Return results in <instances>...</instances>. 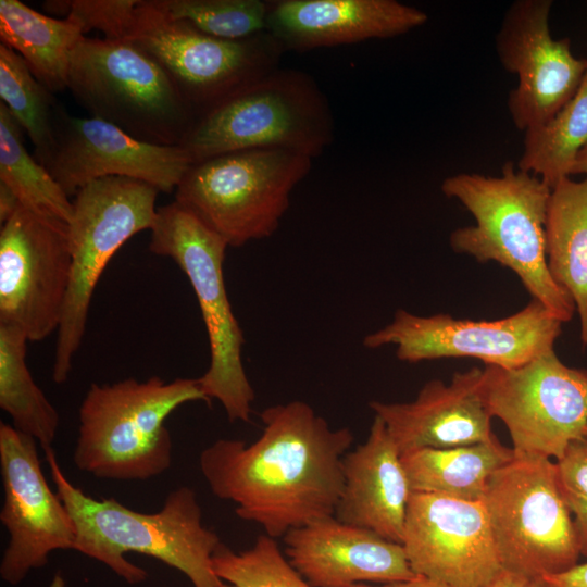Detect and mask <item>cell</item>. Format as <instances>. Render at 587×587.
<instances>
[{"mask_svg":"<svg viewBox=\"0 0 587 587\" xmlns=\"http://www.w3.org/2000/svg\"><path fill=\"white\" fill-rule=\"evenodd\" d=\"M263 430L247 445L218 439L203 449L200 471L213 495L275 539L334 515L344 487L342 459L354 436L333 428L305 402L264 409Z\"/></svg>","mask_w":587,"mask_h":587,"instance_id":"obj_1","label":"cell"},{"mask_svg":"<svg viewBox=\"0 0 587 587\" xmlns=\"http://www.w3.org/2000/svg\"><path fill=\"white\" fill-rule=\"evenodd\" d=\"M43 451L57 495L75 525L73 550L103 563L128 584L148 577L146 570L125 558L128 552L180 571L193 587H216L223 582L212 566L221 539L202 524L201 507L191 488L174 489L161 510L142 513L112 498L99 500L86 495L65 476L52 448Z\"/></svg>","mask_w":587,"mask_h":587,"instance_id":"obj_2","label":"cell"},{"mask_svg":"<svg viewBox=\"0 0 587 587\" xmlns=\"http://www.w3.org/2000/svg\"><path fill=\"white\" fill-rule=\"evenodd\" d=\"M440 189L447 198L461 202L475 220L474 225L450 234L453 251L508 267L532 299L554 317L562 323L573 317L574 302L547 265L545 224L551 188L508 161L500 176L460 173L447 177Z\"/></svg>","mask_w":587,"mask_h":587,"instance_id":"obj_3","label":"cell"},{"mask_svg":"<svg viewBox=\"0 0 587 587\" xmlns=\"http://www.w3.org/2000/svg\"><path fill=\"white\" fill-rule=\"evenodd\" d=\"M210 403L198 378L172 382L152 376L91 384L78 411L73 462L97 478L145 480L172 464L173 444L165 420L180 405Z\"/></svg>","mask_w":587,"mask_h":587,"instance_id":"obj_4","label":"cell"},{"mask_svg":"<svg viewBox=\"0 0 587 587\" xmlns=\"http://www.w3.org/2000/svg\"><path fill=\"white\" fill-rule=\"evenodd\" d=\"M326 96L308 73L277 68L201 115L179 145L192 163L220 154L283 149L311 159L334 140Z\"/></svg>","mask_w":587,"mask_h":587,"instance_id":"obj_5","label":"cell"},{"mask_svg":"<svg viewBox=\"0 0 587 587\" xmlns=\"http://www.w3.org/2000/svg\"><path fill=\"white\" fill-rule=\"evenodd\" d=\"M67 89L91 117L153 145L179 146L197 121L166 72L125 40L84 37Z\"/></svg>","mask_w":587,"mask_h":587,"instance_id":"obj_6","label":"cell"},{"mask_svg":"<svg viewBox=\"0 0 587 587\" xmlns=\"http://www.w3.org/2000/svg\"><path fill=\"white\" fill-rule=\"evenodd\" d=\"M150 232V251L177 264L200 307L210 345L209 369L198 378L203 394L223 405L229 422H249L255 395L241 359L243 334L224 282L228 245L176 201L158 208Z\"/></svg>","mask_w":587,"mask_h":587,"instance_id":"obj_7","label":"cell"},{"mask_svg":"<svg viewBox=\"0 0 587 587\" xmlns=\"http://www.w3.org/2000/svg\"><path fill=\"white\" fill-rule=\"evenodd\" d=\"M311 167L310 157L289 150L228 152L192 163L175 201L228 247H241L277 230L294 188Z\"/></svg>","mask_w":587,"mask_h":587,"instance_id":"obj_8","label":"cell"},{"mask_svg":"<svg viewBox=\"0 0 587 587\" xmlns=\"http://www.w3.org/2000/svg\"><path fill=\"white\" fill-rule=\"evenodd\" d=\"M123 40L166 72L197 120L277 70L284 53L266 30L238 40L213 37L171 17L155 0L138 1Z\"/></svg>","mask_w":587,"mask_h":587,"instance_id":"obj_9","label":"cell"},{"mask_svg":"<svg viewBox=\"0 0 587 587\" xmlns=\"http://www.w3.org/2000/svg\"><path fill=\"white\" fill-rule=\"evenodd\" d=\"M158 192L142 180L108 176L88 183L75 193L68 223L71 276L57 330L54 383L68 379L85 335L91 298L107 264L129 238L151 229Z\"/></svg>","mask_w":587,"mask_h":587,"instance_id":"obj_10","label":"cell"},{"mask_svg":"<svg viewBox=\"0 0 587 587\" xmlns=\"http://www.w3.org/2000/svg\"><path fill=\"white\" fill-rule=\"evenodd\" d=\"M482 502L502 569L542 577L578 563L579 542L554 461L514 454L491 475Z\"/></svg>","mask_w":587,"mask_h":587,"instance_id":"obj_11","label":"cell"},{"mask_svg":"<svg viewBox=\"0 0 587 587\" xmlns=\"http://www.w3.org/2000/svg\"><path fill=\"white\" fill-rule=\"evenodd\" d=\"M492 417L505 425L515 455L559 460L587 439V370L565 365L554 349L515 367L486 365Z\"/></svg>","mask_w":587,"mask_h":587,"instance_id":"obj_12","label":"cell"},{"mask_svg":"<svg viewBox=\"0 0 587 587\" xmlns=\"http://www.w3.org/2000/svg\"><path fill=\"white\" fill-rule=\"evenodd\" d=\"M562 322L532 299L523 309L499 320L421 316L398 309L392 321L369 334L363 346H396L400 361L419 363L447 358H473L501 369L519 367L554 349Z\"/></svg>","mask_w":587,"mask_h":587,"instance_id":"obj_13","label":"cell"},{"mask_svg":"<svg viewBox=\"0 0 587 587\" xmlns=\"http://www.w3.org/2000/svg\"><path fill=\"white\" fill-rule=\"evenodd\" d=\"M71 276L68 224L21 204L0 230V324L30 341L58 330Z\"/></svg>","mask_w":587,"mask_h":587,"instance_id":"obj_14","label":"cell"},{"mask_svg":"<svg viewBox=\"0 0 587 587\" xmlns=\"http://www.w3.org/2000/svg\"><path fill=\"white\" fill-rule=\"evenodd\" d=\"M551 7V0L514 1L496 35L502 67L517 76L508 110L524 132L551 120L574 97L587 71V59L572 53L569 38H552Z\"/></svg>","mask_w":587,"mask_h":587,"instance_id":"obj_15","label":"cell"},{"mask_svg":"<svg viewBox=\"0 0 587 587\" xmlns=\"http://www.w3.org/2000/svg\"><path fill=\"white\" fill-rule=\"evenodd\" d=\"M36 442L1 422L0 521L9 533V542L0 562V577L13 586L30 571L45 566L53 551L73 550L76 538L70 512L45 478Z\"/></svg>","mask_w":587,"mask_h":587,"instance_id":"obj_16","label":"cell"},{"mask_svg":"<svg viewBox=\"0 0 587 587\" xmlns=\"http://www.w3.org/2000/svg\"><path fill=\"white\" fill-rule=\"evenodd\" d=\"M191 164L180 146L140 141L111 123L73 116L61 107L53 146L42 163L68 197L108 176L142 180L171 192Z\"/></svg>","mask_w":587,"mask_h":587,"instance_id":"obj_17","label":"cell"},{"mask_svg":"<svg viewBox=\"0 0 587 587\" xmlns=\"http://www.w3.org/2000/svg\"><path fill=\"white\" fill-rule=\"evenodd\" d=\"M401 545L415 574L450 587H484L501 569L482 501L412 492Z\"/></svg>","mask_w":587,"mask_h":587,"instance_id":"obj_18","label":"cell"},{"mask_svg":"<svg viewBox=\"0 0 587 587\" xmlns=\"http://www.w3.org/2000/svg\"><path fill=\"white\" fill-rule=\"evenodd\" d=\"M400 454L424 448H450L490 441L491 419L484 369L453 374L450 383L427 382L410 402L372 401Z\"/></svg>","mask_w":587,"mask_h":587,"instance_id":"obj_19","label":"cell"},{"mask_svg":"<svg viewBox=\"0 0 587 587\" xmlns=\"http://www.w3.org/2000/svg\"><path fill=\"white\" fill-rule=\"evenodd\" d=\"M283 540L290 564L313 587L382 585L417 575L401 544L334 515L292 528Z\"/></svg>","mask_w":587,"mask_h":587,"instance_id":"obj_20","label":"cell"},{"mask_svg":"<svg viewBox=\"0 0 587 587\" xmlns=\"http://www.w3.org/2000/svg\"><path fill=\"white\" fill-rule=\"evenodd\" d=\"M266 32L286 51L391 38L424 25L427 14L396 0L267 1Z\"/></svg>","mask_w":587,"mask_h":587,"instance_id":"obj_21","label":"cell"},{"mask_svg":"<svg viewBox=\"0 0 587 587\" xmlns=\"http://www.w3.org/2000/svg\"><path fill=\"white\" fill-rule=\"evenodd\" d=\"M344 487L334 516L402 544L412 494L401 454L374 416L366 440L342 459Z\"/></svg>","mask_w":587,"mask_h":587,"instance_id":"obj_22","label":"cell"},{"mask_svg":"<svg viewBox=\"0 0 587 587\" xmlns=\"http://www.w3.org/2000/svg\"><path fill=\"white\" fill-rule=\"evenodd\" d=\"M545 246L548 270L573 300L587 347V177H566L551 189Z\"/></svg>","mask_w":587,"mask_h":587,"instance_id":"obj_23","label":"cell"},{"mask_svg":"<svg viewBox=\"0 0 587 587\" xmlns=\"http://www.w3.org/2000/svg\"><path fill=\"white\" fill-rule=\"evenodd\" d=\"M84 37L71 16L58 20L18 0H0L1 43L17 52L52 93L67 89L72 55Z\"/></svg>","mask_w":587,"mask_h":587,"instance_id":"obj_24","label":"cell"},{"mask_svg":"<svg viewBox=\"0 0 587 587\" xmlns=\"http://www.w3.org/2000/svg\"><path fill=\"white\" fill-rule=\"evenodd\" d=\"M512 448L490 441L424 448L401 454L412 492L482 501L491 475L513 459Z\"/></svg>","mask_w":587,"mask_h":587,"instance_id":"obj_25","label":"cell"},{"mask_svg":"<svg viewBox=\"0 0 587 587\" xmlns=\"http://www.w3.org/2000/svg\"><path fill=\"white\" fill-rule=\"evenodd\" d=\"M27 341L17 326L0 324V408L13 427L46 448L57 436L60 417L27 367Z\"/></svg>","mask_w":587,"mask_h":587,"instance_id":"obj_26","label":"cell"},{"mask_svg":"<svg viewBox=\"0 0 587 587\" xmlns=\"http://www.w3.org/2000/svg\"><path fill=\"white\" fill-rule=\"evenodd\" d=\"M587 146V71L574 97L548 122L527 129L517 168L538 176L549 188L570 177Z\"/></svg>","mask_w":587,"mask_h":587,"instance_id":"obj_27","label":"cell"},{"mask_svg":"<svg viewBox=\"0 0 587 587\" xmlns=\"http://www.w3.org/2000/svg\"><path fill=\"white\" fill-rule=\"evenodd\" d=\"M0 182L21 204L41 215L70 223L73 202L49 171L27 151L23 128L0 102Z\"/></svg>","mask_w":587,"mask_h":587,"instance_id":"obj_28","label":"cell"},{"mask_svg":"<svg viewBox=\"0 0 587 587\" xmlns=\"http://www.w3.org/2000/svg\"><path fill=\"white\" fill-rule=\"evenodd\" d=\"M0 98L35 147L41 164L54 140L59 105L52 92L32 73L13 49L0 45Z\"/></svg>","mask_w":587,"mask_h":587,"instance_id":"obj_29","label":"cell"},{"mask_svg":"<svg viewBox=\"0 0 587 587\" xmlns=\"http://www.w3.org/2000/svg\"><path fill=\"white\" fill-rule=\"evenodd\" d=\"M212 566L221 580L238 587H313L290 564L276 539L266 534L240 552L222 544Z\"/></svg>","mask_w":587,"mask_h":587,"instance_id":"obj_30","label":"cell"},{"mask_svg":"<svg viewBox=\"0 0 587 587\" xmlns=\"http://www.w3.org/2000/svg\"><path fill=\"white\" fill-rule=\"evenodd\" d=\"M173 18L200 32L238 40L266 30L267 1L261 0H155Z\"/></svg>","mask_w":587,"mask_h":587,"instance_id":"obj_31","label":"cell"},{"mask_svg":"<svg viewBox=\"0 0 587 587\" xmlns=\"http://www.w3.org/2000/svg\"><path fill=\"white\" fill-rule=\"evenodd\" d=\"M554 462L562 496L573 516L580 555L587 559V439L572 442Z\"/></svg>","mask_w":587,"mask_h":587,"instance_id":"obj_32","label":"cell"},{"mask_svg":"<svg viewBox=\"0 0 587 587\" xmlns=\"http://www.w3.org/2000/svg\"><path fill=\"white\" fill-rule=\"evenodd\" d=\"M137 3V0H74L48 1L43 7L47 11L66 13V16L75 18L85 34L99 29L105 39L123 40Z\"/></svg>","mask_w":587,"mask_h":587,"instance_id":"obj_33","label":"cell"},{"mask_svg":"<svg viewBox=\"0 0 587 587\" xmlns=\"http://www.w3.org/2000/svg\"><path fill=\"white\" fill-rule=\"evenodd\" d=\"M484 587H549L541 577L500 569Z\"/></svg>","mask_w":587,"mask_h":587,"instance_id":"obj_34","label":"cell"},{"mask_svg":"<svg viewBox=\"0 0 587 587\" xmlns=\"http://www.w3.org/2000/svg\"><path fill=\"white\" fill-rule=\"evenodd\" d=\"M541 578L549 587H587V562Z\"/></svg>","mask_w":587,"mask_h":587,"instance_id":"obj_35","label":"cell"},{"mask_svg":"<svg viewBox=\"0 0 587 587\" xmlns=\"http://www.w3.org/2000/svg\"><path fill=\"white\" fill-rule=\"evenodd\" d=\"M21 207V202L14 191L4 183L0 182V223L4 224Z\"/></svg>","mask_w":587,"mask_h":587,"instance_id":"obj_36","label":"cell"},{"mask_svg":"<svg viewBox=\"0 0 587 587\" xmlns=\"http://www.w3.org/2000/svg\"><path fill=\"white\" fill-rule=\"evenodd\" d=\"M350 587H450L444 583L432 579L423 575H416L415 577L390 584L371 585V584H354Z\"/></svg>","mask_w":587,"mask_h":587,"instance_id":"obj_37","label":"cell"},{"mask_svg":"<svg viewBox=\"0 0 587 587\" xmlns=\"http://www.w3.org/2000/svg\"><path fill=\"white\" fill-rule=\"evenodd\" d=\"M578 174L587 177V146L579 152L572 170V175Z\"/></svg>","mask_w":587,"mask_h":587,"instance_id":"obj_38","label":"cell"},{"mask_svg":"<svg viewBox=\"0 0 587 587\" xmlns=\"http://www.w3.org/2000/svg\"><path fill=\"white\" fill-rule=\"evenodd\" d=\"M48 587H66V582L60 573H55Z\"/></svg>","mask_w":587,"mask_h":587,"instance_id":"obj_39","label":"cell"},{"mask_svg":"<svg viewBox=\"0 0 587 587\" xmlns=\"http://www.w3.org/2000/svg\"><path fill=\"white\" fill-rule=\"evenodd\" d=\"M216 587H238L236 585H233V584H229V583H226V582H222L218 586Z\"/></svg>","mask_w":587,"mask_h":587,"instance_id":"obj_40","label":"cell"}]
</instances>
